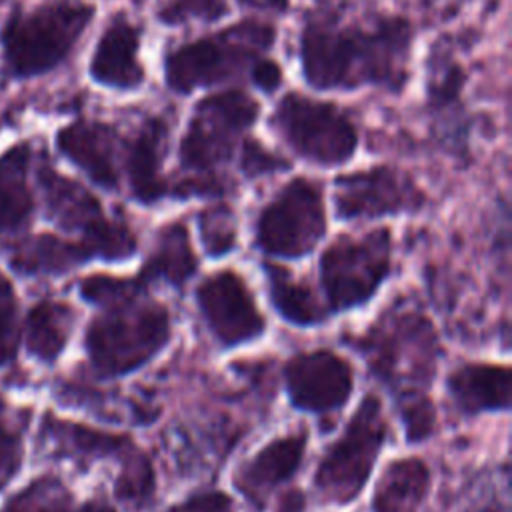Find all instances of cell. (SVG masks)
<instances>
[{"instance_id":"cell-25","label":"cell","mask_w":512,"mask_h":512,"mask_svg":"<svg viewBox=\"0 0 512 512\" xmlns=\"http://www.w3.org/2000/svg\"><path fill=\"white\" fill-rule=\"evenodd\" d=\"M198 270V258L192 248L190 232L184 222L164 224L154 238V246L146 256L136 278L146 286L162 280L174 288H182Z\"/></svg>"},{"instance_id":"cell-16","label":"cell","mask_w":512,"mask_h":512,"mask_svg":"<svg viewBox=\"0 0 512 512\" xmlns=\"http://www.w3.org/2000/svg\"><path fill=\"white\" fill-rule=\"evenodd\" d=\"M196 304L208 330L224 348L248 344L266 330V318L252 292L232 270L206 276L196 288Z\"/></svg>"},{"instance_id":"cell-3","label":"cell","mask_w":512,"mask_h":512,"mask_svg":"<svg viewBox=\"0 0 512 512\" xmlns=\"http://www.w3.org/2000/svg\"><path fill=\"white\" fill-rule=\"evenodd\" d=\"M260 116V98L244 86L216 88L198 96L176 140L182 178L174 182V200L222 198L230 190L224 170L238 162Z\"/></svg>"},{"instance_id":"cell-14","label":"cell","mask_w":512,"mask_h":512,"mask_svg":"<svg viewBox=\"0 0 512 512\" xmlns=\"http://www.w3.org/2000/svg\"><path fill=\"white\" fill-rule=\"evenodd\" d=\"M144 36V26L128 10L112 12L90 50L88 80L112 94H138L148 84Z\"/></svg>"},{"instance_id":"cell-8","label":"cell","mask_w":512,"mask_h":512,"mask_svg":"<svg viewBox=\"0 0 512 512\" xmlns=\"http://www.w3.org/2000/svg\"><path fill=\"white\" fill-rule=\"evenodd\" d=\"M328 232L324 186L308 176H294L262 206L254 224V244L260 252L296 260L304 258Z\"/></svg>"},{"instance_id":"cell-33","label":"cell","mask_w":512,"mask_h":512,"mask_svg":"<svg viewBox=\"0 0 512 512\" xmlns=\"http://www.w3.org/2000/svg\"><path fill=\"white\" fill-rule=\"evenodd\" d=\"M236 168L242 174V178L256 180V178L288 172L292 168V162L280 152L268 148L258 136L250 134L240 150Z\"/></svg>"},{"instance_id":"cell-24","label":"cell","mask_w":512,"mask_h":512,"mask_svg":"<svg viewBox=\"0 0 512 512\" xmlns=\"http://www.w3.org/2000/svg\"><path fill=\"white\" fill-rule=\"evenodd\" d=\"M42 434L52 442L58 458H74L80 462H92L98 458L122 460L136 448L130 436L104 432L80 422L60 420L52 414L44 416Z\"/></svg>"},{"instance_id":"cell-1","label":"cell","mask_w":512,"mask_h":512,"mask_svg":"<svg viewBox=\"0 0 512 512\" xmlns=\"http://www.w3.org/2000/svg\"><path fill=\"white\" fill-rule=\"evenodd\" d=\"M416 38L414 22L398 12L314 6L296 34L298 74L316 94L368 88L398 96L412 80Z\"/></svg>"},{"instance_id":"cell-19","label":"cell","mask_w":512,"mask_h":512,"mask_svg":"<svg viewBox=\"0 0 512 512\" xmlns=\"http://www.w3.org/2000/svg\"><path fill=\"white\" fill-rule=\"evenodd\" d=\"M36 146L30 138L0 150V238L24 234L38 210L34 186Z\"/></svg>"},{"instance_id":"cell-10","label":"cell","mask_w":512,"mask_h":512,"mask_svg":"<svg viewBox=\"0 0 512 512\" xmlns=\"http://www.w3.org/2000/svg\"><path fill=\"white\" fill-rule=\"evenodd\" d=\"M390 228H376L358 238L340 236L320 256V280L332 312L366 304L390 274Z\"/></svg>"},{"instance_id":"cell-17","label":"cell","mask_w":512,"mask_h":512,"mask_svg":"<svg viewBox=\"0 0 512 512\" xmlns=\"http://www.w3.org/2000/svg\"><path fill=\"white\" fill-rule=\"evenodd\" d=\"M284 382L296 410L320 416L346 406L354 388V370L346 358L320 348L292 356L284 366Z\"/></svg>"},{"instance_id":"cell-22","label":"cell","mask_w":512,"mask_h":512,"mask_svg":"<svg viewBox=\"0 0 512 512\" xmlns=\"http://www.w3.org/2000/svg\"><path fill=\"white\" fill-rule=\"evenodd\" d=\"M94 260L80 240H70L54 232L24 236L10 246L8 264L22 276H62Z\"/></svg>"},{"instance_id":"cell-20","label":"cell","mask_w":512,"mask_h":512,"mask_svg":"<svg viewBox=\"0 0 512 512\" xmlns=\"http://www.w3.org/2000/svg\"><path fill=\"white\" fill-rule=\"evenodd\" d=\"M308 446V432L280 436L264 444L248 462H244L236 474L234 484L250 502L262 504L268 492L294 478L302 466Z\"/></svg>"},{"instance_id":"cell-37","label":"cell","mask_w":512,"mask_h":512,"mask_svg":"<svg viewBox=\"0 0 512 512\" xmlns=\"http://www.w3.org/2000/svg\"><path fill=\"white\" fill-rule=\"evenodd\" d=\"M74 512H118V510L102 498H90L82 506H78Z\"/></svg>"},{"instance_id":"cell-23","label":"cell","mask_w":512,"mask_h":512,"mask_svg":"<svg viewBox=\"0 0 512 512\" xmlns=\"http://www.w3.org/2000/svg\"><path fill=\"white\" fill-rule=\"evenodd\" d=\"M76 322V310L62 300L42 298L26 312L20 344L40 364L52 366L66 350Z\"/></svg>"},{"instance_id":"cell-11","label":"cell","mask_w":512,"mask_h":512,"mask_svg":"<svg viewBox=\"0 0 512 512\" xmlns=\"http://www.w3.org/2000/svg\"><path fill=\"white\" fill-rule=\"evenodd\" d=\"M428 202L418 182L394 164L340 172L332 182L334 216L342 222L416 214Z\"/></svg>"},{"instance_id":"cell-18","label":"cell","mask_w":512,"mask_h":512,"mask_svg":"<svg viewBox=\"0 0 512 512\" xmlns=\"http://www.w3.org/2000/svg\"><path fill=\"white\" fill-rule=\"evenodd\" d=\"M468 82L464 64L448 46H430L424 74V104L430 126L436 136L450 146L468 148L470 118L464 104V86Z\"/></svg>"},{"instance_id":"cell-36","label":"cell","mask_w":512,"mask_h":512,"mask_svg":"<svg viewBox=\"0 0 512 512\" xmlns=\"http://www.w3.org/2000/svg\"><path fill=\"white\" fill-rule=\"evenodd\" d=\"M164 512H234V500L222 490H202L172 504Z\"/></svg>"},{"instance_id":"cell-32","label":"cell","mask_w":512,"mask_h":512,"mask_svg":"<svg viewBox=\"0 0 512 512\" xmlns=\"http://www.w3.org/2000/svg\"><path fill=\"white\" fill-rule=\"evenodd\" d=\"M398 412L408 442H424L436 426L434 402L422 390L398 392Z\"/></svg>"},{"instance_id":"cell-31","label":"cell","mask_w":512,"mask_h":512,"mask_svg":"<svg viewBox=\"0 0 512 512\" xmlns=\"http://www.w3.org/2000/svg\"><path fill=\"white\" fill-rule=\"evenodd\" d=\"M122 468L114 482L116 498L128 506H144L154 494V468L150 458L138 448L130 450L122 460Z\"/></svg>"},{"instance_id":"cell-6","label":"cell","mask_w":512,"mask_h":512,"mask_svg":"<svg viewBox=\"0 0 512 512\" xmlns=\"http://www.w3.org/2000/svg\"><path fill=\"white\" fill-rule=\"evenodd\" d=\"M144 288L114 298L100 308L84 332V350L100 378L132 374L156 358L170 342L166 306L144 298Z\"/></svg>"},{"instance_id":"cell-12","label":"cell","mask_w":512,"mask_h":512,"mask_svg":"<svg viewBox=\"0 0 512 512\" xmlns=\"http://www.w3.org/2000/svg\"><path fill=\"white\" fill-rule=\"evenodd\" d=\"M358 346L372 372L388 384L406 380L426 386L434 378L436 334L420 314H402L372 326Z\"/></svg>"},{"instance_id":"cell-2","label":"cell","mask_w":512,"mask_h":512,"mask_svg":"<svg viewBox=\"0 0 512 512\" xmlns=\"http://www.w3.org/2000/svg\"><path fill=\"white\" fill-rule=\"evenodd\" d=\"M276 42L278 26L250 14L170 44L160 64L164 88L180 98L228 86L276 96L284 86V70L272 56Z\"/></svg>"},{"instance_id":"cell-27","label":"cell","mask_w":512,"mask_h":512,"mask_svg":"<svg viewBox=\"0 0 512 512\" xmlns=\"http://www.w3.org/2000/svg\"><path fill=\"white\" fill-rule=\"evenodd\" d=\"M266 278L270 302L278 316L300 328L324 322L326 308L306 282L294 278L286 268L276 264H266Z\"/></svg>"},{"instance_id":"cell-13","label":"cell","mask_w":512,"mask_h":512,"mask_svg":"<svg viewBox=\"0 0 512 512\" xmlns=\"http://www.w3.org/2000/svg\"><path fill=\"white\" fill-rule=\"evenodd\" d=\"M56 154L104 192L122 190V158L126 128L94 118L76 116L54 130Z\"/></svg>"},{"instance_id":"cell-35","label":"cell","mask_w":512,"mask_h":512,"mask_svg":"<svg viewBox=\"0 0 512 512\" xmlns=\"http://www.w3.org/2000/svg\"><path fill=\"white\" fill-rule=\"evenodd\" d=\"M22 438L10 424L6 404L0 398V486L14 478L22 466Z\"/></svg>"},{"instance_id":"cell-5","label":"cell","mask_w":512,"mask_h":512,"mask_svg":"<svg viewBox=\"0 0 512 512\" xmlns=\"http://www.w3.org/2000/svg\"><path fill=\"white\" fill-rule=\"evenodd\" d=\"M274 98L264 124L292 158L320 170L344 168L356 158L362 132L348 108L294 88Z\"/></svg>"},{"instance_id":"cell-29","label":"cell","mask_w":512,"mask_h":512,"mask_svg":"<svg viewBox=\"0 0 512 512\" xmlns=\"http://www.w3.org/2000/svg\"><path fill=\"white\" fill-rule=\"evenodd\" d=\"M234 0H160L154 20L166 28L188 24H218L232 16Z\"/></svg>"},{"instance_id":"cell-28","label":"cell","mask_w":512,"mask_h":512,"mask_svg":"<svg viewBox=\"0 0 512 512\" xmlns=\"http://www.w3.org/2000/svg\"><path fill=\"white\" fill-rule=\"evenodd\" d=\"M72 492L54 474H42L14 492L0 512H70Z\"/></svg>"},{"instance_id":"cell-30","label":"cell","mask_w":512,"mask_h":512,"mask_svg":"<svg viewBox=\"0 0 512 512\" xmlns=\"http://www.w3.org/2000/svg\"><path fill=\"white\" fill-rule=\"evenodd\" d=\"M198 234L208 256L220 258L238 242V220L226 202H216L198 212Z\"/></svg>"},{"instance_id":"cell-26","label":"cell","mask_w":512,"mask_h":512,"mask_svg":"<svg viewBox=\"0 0 512 512\" xmlns=\"http://www.w3.org/2000/svg\"><path fill=\"white\" fill-rule=\"evenodd\" d=\"M430 490V470L416 456L392 460L380 474L372 512H418Z\"/></svg>"},{"instance_id":"cell-34","label":"cell","mask_w":512,"mask_h":512,"mask_svg":"<svg viewBox=\"0 0 512 512\" xmlns=\"http://www.w3.org/2000/svg\"><path fill=\"white\" fill-rule=\"evenodd\" d=\"M20 328L16 288L0 272V368L16 358L20 348Z\"/></svg>"},{"instance_id":"cell-9","label":"cell","mask_w":512,"mask_h":512,"mask_svg":"<svg viewBox=\"0 0 512 512\" xmlns=\"http://www.w3.org/2000/svg\"><path fill=\"white\" fill-rule=\"evenodd\" d=\"M386 430L380 398L366 394L314 472V488L326 502L346 506L362 494L386 442Z\"/></svg>"},{"instance_id":"cell-21","label":"cell","mask_w":512,"mask_h":512,"mask_svg":"<svg viewBox=\"0 0 512 512\" xmlns=\"http://www.w3.org/2000/svg\"><path fill=\"white\" fill-rule=\"evenodd\" d=\"M446 388L456 408L466 416L510 408V368L502 364H462L450 372Z\"/></svg>"},{"instance_id":"cell-4","label":"cell","mask_w":512,"mask_h":512,"mask_svg":"<svg viewBox=\"0 0 512 512\" xmlns=\"http://www.w3.org/2000/svg\"><path fill=\"white\" fill-rule=\"evenodd\" d=\"M96 12L88 0L14 4L0 24V76L30 82L60 70L76 54Z\"/></svg>"},{"instance_id":"cell-7","label":"cell","mask_w":512,"mask_h":512,"mask_svg":"<svg viewBox=\"0 0 512 512\" xmlns=\"http://www.w3.org/2000/svg\"><path fill=\"white\" fill-rule=\"evenodd\" d=\"M32 176L44 218L64 234H76L92 258L120 262L136 254L138 242L130 226L110 218L100 198L80 180L60 172L46 152H36Z\"/></svg>"},{"instance_id":"cell-15","label":"cell","mask_w":512,"mask_h":512,"mask_svg":"<svg viewBox=\"0 0 512 512\" xmlns=\"http://www.w3.org/2000/svg\"><path fill=\"white\" fill-rule=\"evenodd\" d=\"M170 138L172 120L164 112H148L126 126L122 186L126 184L128 196L142 206L174 198V182L164 174Z\"/></svg>"}]
</instances>
